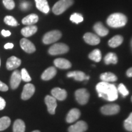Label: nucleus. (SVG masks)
<instances>
[{
  "instance_id": "obj_1",
  "label": "nucleus",
  "mask_w": 132,
  "mask_h": 132,
  "mask_svg": "<svg viewBox=\"0 0 132 132\" xmlns=\"http://www.w3.org/2000/svg\"><path fill=\"white\" fill-rule=\"evenodd\" d=\"M98 96L110 102H113L118 97V89L113 84L102 81L96 86Z\"/></svg>"
},
{
  "instance_id": "obj_2",
  "label": "nucleus",
  "mask_w": 132,
  "mask_h": 132,
  "mask_svg": "<svg viewBox=\"0 0 132 132\" xmlns=\"http://www.w3.org/2000/svg\"><path fill=\"white\" fill-rule=\"evenodd\" d=\"M107 24L111 28H118L124 26L127 22V18L121 13H114L108 16L106 20Z\"/></svg>"
},
{
  "instance_id": "obj_3",
  "label": "nucleus",
  "mask_w": 132,
  "mask_h": 132,
  "mask_svg": "<svg viewBox=\"0 0 132 132\" xmlns=\"http://www.w3.org/2000/svg\"><path fill=\"white\" fill-rule=\"evenodd\" d=\"M73 3V0H59L53 7V12L56 15L61 14L70 7Z\"/></svg>"
},
{
  "instance_id": "obj_4",
  "label": "nucleus",
  "mask_w": 132,
  "mask_h": 132,
  "mask_svg": "<svg viewBox=\"0 0 132 132\" xmlns=\"http://www.w3.org/2000/svg\"><path fill=\"white\" fill-rule=\"evenodd\" d=\"M62 36V34L60 31L58 30H53L49 31L46 33L45 35L43 37L42 41L44 44L46 45L53 44L57 42L61 39Z\"/></svg>"
},
{
  "instance_id": "obj_5",
  "label": "nucleus",
  "mask_w": 132,
  "mask_h": 132,
  "mask_svg": "<svg viewBox=\"0 0 132 132\" xmlns=\"http://www.w3.org/2000/svg\"><path fill=\"white\" fill-rule=\"evenodd\" d=\"M69 48L66 44L63 43L54 44L48 50V53L51 55H59L66 53L69 52Z\"/></svg>"
},
{
  "instance_id": "obj_6",
  "label": "nucleus",
  "mask_w": 132,
  "mask_h": 132,
  "mask_svg": "<svg viewBox=\"0 0 132 132\" xmlns=\"http://www.w3.org/2000/svg\"><path fill=\"white\" fill-rule=\"evenodd\" d=\"M75 98L77 101L80 105H85L89 98V94L86 89H80L76 90Z\"/></svg>"
},
{
  "instance_id": "obj_7",
  "label": "nucleus",
  "mask_w": 132,
  "mask_h": 132,
  "mask_svg": "<svg viewBox=\"0 0 132 132\" xmlns=\"http://www.w3.org/2000/svg\"><path fill=\"white\" fill-rule=\"evenodd\" d=\"M100 110L105 115H113L119 112L120 107L116 104H110L102 106Z\"/></svg>"
},
{
  "instance_id": "obj_8",
  "label": "nucleus",
  "mask_w": 132,
  "mask_h": 132,
  "mask_svg": "<svg viewBox=\"0 0 132 132\" xmlns=\"http://www.w3.org/2000/svg\"><path fill=\"white\" fill-rule=\"evenodd\" d=\"M35 92V87L32 84L27 83L24 86L21 97L23 100H28L32 96Z\"/></svg>"
},
{
  "instance_id": "obj_9",
  "label": "nucleus",
  "mask_w": 132,
  "mask_h": 132,
  "mask_svg": "<svg viewBox=\"0 0 132 132\" xmlns=\"http://www.w3.org/2000/svg\"><path fill=\"white\" fill-rule=\"evenodd\" d=\"M45 102L47 106L48 113L51 114H54L57 106L56 99L53 96L47 95L45 98Z\"/></svg>"
},
{
  "instance_id": "obj_10",
  "label": "nucleus",
  "mask_w": 132,
  "mask_h": 132,
  "mask_svg": "<svg viewBox=\"0 0 132 132\" xmlns=\"http://www.w3.org/2000/svg\"><path fill=\"white\" fill-rule=\"evenodd\" d=\"M20 47L24 52L28 53H32L36 51V47L30 40L28 39L23 38L20 40Z\"/></svg>"
},
{
  "instance_id": "obj_11",
  "label": "nucleus",
  "mask_w": 132,
  "mask_h": 132,
  "mask_svg": "<svg viewBox=\"0 0 132 132\" xmlns=\"http://www.w3.org/2000/svg\"><path fill=\"white\" fill-rule=\"evenodd\" d=\"M21 81V73L19 70H15L14 71L12 75H11V81H10V83H11V88L12 89H15L19 87V86L20 84Z\"/></svg>"
},
{
  "instance_id": "obj_12",
  "label": "nucleus",
  "mask_w": 132,
  "mask_h": 132,
  "mask_svg": "<svg viewBox=\"0 0 132 132\" xmlns=\"http://www.w3.org/2000/svg\"><path fill=\"white\" fill-rule=\"evenodd\" d=\"M83 39L89 45H96L100 42V39L96 34L91 32H87L84 35Z\"/></svg>"
},
{
  "instance_id": "obj_13",
  "label": "nucleus",
  "mask_w": 132,
  "mask_h": 132,
  "mask_svg": "<svg viewBox=\"0 0 132 132\" xmlns=\"http://www.w3.org/2000/svg\"><path fill=\"white\" fill-rule=\"evenodd\" d=\"M87 129V125L85 122L80 120L69 128V132H85Z\"/></svg>"
},
{
  "instance_id": "obj_14",
  "label": "nucleus",
  "mask_w": 132,
  "mask_h": 132,
  "mask_svg": "<svg viewBox=\"0 0 132 132\" xmlns=\"http://www.w3.org/2000/svg\"><path fill=\"white\" fill-rule=\"evenodd\" d=\"M21 60L15 56H11L7 59L6 62V68L9 70H12L18 68L21 65Z\"/></svg>"
},
{
  "instance_id": "obj_15",
  "label": "nucleus",
  "mask_w": 132,
  "mask_h": 132,
  "mask_svg": "<svg viewBox=\"0 0 132 132\" xmlns=\"http://www.w3.org/2000/svg\"><path fill=\"white\" fill-rule=\"evenodd\" d=\"M52 96L58 100H65L67 96V93L65 89L59 88V87H54L52 90Z\"/></svg>"
},
{
  "instance_id": "obj_16",
  "label": "nucleus",
  "mask_w": 132,
  "mask_h": 132,
  "mask_svg": "<svg viewBox=\"0 0 132 132\" xmlns=\"http://www.w3.org/2000/svg\"><path fill=\"white\" fill-rule=\"evenodd\" d=\"M81 113L80 110L77 108H73L67 114L66 121L68 123H72L77 120L80 117Z\"/></svg>"
},
{
  "instance_id": "obj_17",
  "label": "nucleus",
  "mask_w": 132,
  "mask_h": 132,
  "mask_svg": "<svg viewBox=\"0 0 132 132\" xmlns=\"http://www.w3.org/2000/svg\"><path fill=\"white\" fill-rule=\"evenodd\" d=\"M57 70L55 67H50L48 68L43 72L41 76V78L43 80L48 81L52 79L53 77L56 75Z\"/></svg>"
},
{
  "instance_id": "obj_18",
  "label": "nucleus",
  "mask_w": 132,
  "mask_h": 132,
  "mask_svg": "<svg viewBox=\"0 0 132 132\" xmlns=\"http://www.w3.org/2000/svg\"><path fill=\"white\" fill-rule=\"evenodd\" d=\"M54 64L57 68L61 69H68L72 66L70 62L64 58L56 59L54 61Z\"/></svg>"
},
{
  "instance_id": "obj_19",
  "label": "nucleus",
  "mask_w": 132,
  "mask_h": 132,
  "mask_svg": "<svg viewBox=\"0 0 132 132\" xmlns=\"http://www.w3.org/2000/svg\"><path fill=\"white\" fill-rule=\"evenodd\" d=\"M94 30L97 35L101 37L106 36L109 32L108 29L105 28L101 22H97L95 24V25L94 26Z\"/></svg>"
},
{
  "instance_id": "obj_20",
  "label": "nucleus",
  "mask_w": 132,
  "mask_h": 132,
  "mask_svg": "<svg viewBox=\"0 0 132 132\" xmlns=\"http://www.w3.org/2000/svg\"><path fill=\"white\" fill-rule=\"evenodd\" d=\"M36 7L39 11L44 13L48 14L50 11V7L47 0H35Z\"/></svg>"
},
{
  "instance_id": "obj_21",
  "label": "nucleus",
  "mask_w": 132,
  "mask_h": 132,
  "mask_svg": "<svg viewBox=\"0 0 132 132\" xmlns=\"http://www.w3.org/2000/svg\"><path fill=\"white\" fill-rule=\"evenodd\" d=\"M67 77L69 78H73L74 80L76 81H82L86 80V75L84 72L81 71H72L67 73Z\"/></svg>"
},
{
  "instance_id": "obj_22",
  "label": "nucleus",
  "mask_w": 132,
  "mask_h": 132,
  "mask_svg": "<svg viewBox=\"0 0 132 132\" xmlns=\"http://www.w3.org/2000/svg\"><path fill=\"white\" fill-rule=\"evenodd\" d=\"M39 20V16L35 14H31L27 15L22 19V23L25 25H33Z\"/></svg>"
},
{
  "instance_id": "obj_23",
  "label": "nucleus",
  "mask_w": 132,
  "mask_h": 132,
  "mask_svg": "<svg viewBox=\"0 0 132 132\" xmlns=\"http://www.w3.org/2000/svg\"><path fill=\"white\" fill-rule=\"evenodd\" d=\"M37 31V27L35 25H29L22 28L21 33L24 37H28L34 35Z\"/></svg>"
},
{
  "instance_id": "obj_24",
  "label": "nucleus",
  "mask_w": 132,
  "mask_h": 132,
  "mask_svg": "<svg viewBox=\"0 0 132 132\" xmlns=\"http://www.w3.org/2000/svg\"><path fill=\"white\" fill-rule=\"evenodd\" d=\"M123 40V38L122 36L120 35L115 36L108 41V45L112 48L118 47L122 44Z\"/></svg>"
},
{
  "instance_id": "obj_25",
  "label": "nucleus",
  "mask_w": 132,
  "mask_h": 132,
  "mask_svg": "<svg viewBox=\"0 0 132 132\" xmlns=\"http://www.w3.org/2000/svg\"><path fill=\"white\" fill-rule=\"evenodd\" d=\"M100 79L102 80V81L110 82L116 81L118 80V78L114 74L111 73V72H105V73L101 74Z\"/></svg>"
},
{
  "instance_id": "obj_26",
  "label": "nucleus",
  "mask_w": 132,
  "mask_h": 132,
  "mask_svg": "<svg viewBox=\"0 0 132 132\" xmlns=\"http://www.w3.org/2000/svg\"><path fill=\"white\" fill-rule=\"evenodd\" d=\"M25 131V124L21 119H17L14 122L13 125L14 132H24Z\"/></svg>"
},
{
  "instance_id": "obj_27",
  "label": "nucleus",
  "mask_w": 132,
  "mask_h": 132,
  "mask_svg": "<svg viewBox=\"0 0 132 132\" xmlns=\"http://www.w3.org/2000/svg\"><path fill=\"white\" fill-rule=\"evenodd\" d=\"M104 62L107 65L110 64H116L118 62V56L114 53H109L105 56Z\"/></svg>"
},
{
  "instance_id": "obj_28",
  "label": "nucleus",
  "mask_w": 132,
  "mask_h": 132,
  "mask_svg": "<svg viewBox=\"0 0 132 132\" xmlns=\"http://www.w3.org/2000/svg\"><path fill=\"white\" fill-rule=\"evenodd\" d=\"M89 58L94 61L98 62L101 61L102 53L100 50L95 49L89 54Z\"/></svg>"
},
{
  "instance_id": "obj_29",
  "label": "nucleus",
  "mask_w": 132,
  "mask_h": 132,
  "mask_svg": "<svg viewBox=\"0 0 132 132\" xmlns=\"http://www.w3.org/2000/svg\"><path fill=\"white\" fill-rule=\"evenodd\" d=\"M11 120L7 116H4L0 118V131L7 129L11 125Z\"/></svg>"
},
{
  "instance_id": "obj_30",
  "label": "nucleus",
  "mask_w": 132,
  "mask_h": 132,
  "mask_svg": "<svg viewBox=\"0 0 132 132\" xmlns=\"http://www.w3.org/2000/svg\"><path fill=\"white\" fill-rule=\"evenodd\" d=\"M4 21L6 24L7 25L11 26H16L19 25L17 21L16 20L14 17L11 15H7L4 17Z\"/></svg>"
},
{
  "instance_id": "obj_31",
  "label": "nucleus",
  "mask_w": 132,
  "mask_h": 132,
  "mask_svg": "<svg viewBox=\"0 0 132 132\" xmlns=\"http://www.w3.org/2000/svg\"><path fill=\"white\" fill-rule=\"evenodd\" d=\"M70 20L73 23H80L83 21V16L81 14H78V13H74L70 16Z\"/></svg>"
},
{
  "instance_id": "obj_32",
  "label": "nucleus",
  "mask_w": 132,
  "mask_h": 132,
  "mask_svg": "<svg viewBox=\"0 0 132 132\" xmlns=\"http://www.w3.org/2000/svg\"><path fill=\"white\" fill-rule=\"evenodd\" d=\"M124 127L128 131H132V113L124 121Z\"/></svg>"
},
{
  "instance_id": "obj_33",
  "label": "nucleus",
  "mask_w": 132,
  "mask_h": 132,
  "mask_svg": "<svg viewBox=\"0 0 132 132\" xmlns=\"http://www.w3.org/2000/svg\"><path fill=\"white\" fill-rule=\"evenodd\" d=\"M21 80L24 81L25 82H29L31 81V78L28 74V71L26 70V69H22L21 70Z\"/></svg>"
},
{
  "instance_id": "obj_34",
  "label": "nucleus",
  "mask_w": 132,
  "mask_h": 132,
  "mask_svg": "<svg viewBox=\"0 0 132 132\" xmlns=\"http://www.w3.org/2000/svg\"><path fill=\"white\" fill-rule=\"evenodd\" d=\"M3 3L4 7L9 10H12L15 6L14 0H3Z\"/></svg>"
},
{
  "instance_id": "obj_35",
  "label": "nucleus",
  "mask_w": 132,
  "mask_h": 132,
  "mask_svg": "<svg viewBox=\"0 0 132 132\" xmlns=\"http://www.w3.org/2000/svg\"><path fill=\"white\" fill-rule=\"evenodd\" d=\"M117 89H118V91L119 92L123 97L127 96V95H128V94H129V92H128L127 89L126 88L125 86L122 83H120V85H119L118 88Z\"/></svg>"
},
{
  "instance_id": "obj_36",
  "label": "nucleus",
  "mask_w": 132,
  "mask_h": 132,
  "mask_svg": "<svg viewBox=\"0 0 132 132\" xmlns=\"http://www.w3.org/2000/svg\"><path fill=\"white\" fill-rule=\"evenodd\" d=\"M30 6L31 4L28 1H23L20 3V8L22 11H27L29 9Z\"/></svg>"
},
{
  "instance_id": "obj_37",
  "label": "nucleus",
  "mask_w": 132,
  "mask_h": 132,
  "mask_svg": "<svg viewBox=\"0 0 132 132\" xmlns=\"http://www.w3.org/2000/svg\"><path fill=\"white\" fill-rule=\"evenodd\" d=\"M9 89V87L6 84L0 81V90L3 92H6Z\"/></svg>"
},
{
  "instance_id": "obj_38",
  "label": "nucleus",
  "mask_w": 132,
  "mask_h": 132,
  "mask_svg": "<svg viewBox=\"0 0 132 132\" xmlns=\"http://www.w3.org/2000/svg\"><path fill=\"white\" fill-rule=\"evenodd\" d=\"M6 106V101L2 97H0V110H3Z\"/></svg>"
},
{
  "instance_id": "obj_39",
  "label": "nucleus",
  "mask_w": 132,
  "mask_h": 132,
  "mask_svg": "<svg viewBox=\"0 0 132 132\" xmlns=\"http://www.w3.org/2000/svg\"><path fill=\"white\" fill-rule=\"evenodd\" d=\"M1 34L4 36V37H9L11 35V32H10L9 31H7V30H3L1 31Z\"/></svg>"
},
{
  "instance_id": "obj_40",
  "label": "nucleus",
  "mask_w": 132,
  "mask_h": 132,
  "mask_svg": "<svg viewBox=\"0 0 132 132\" xmlns=\"http://www.w3.org/2000/svg\"><path fill=\"white\" fill-rule=\"evenodd\" d=\"M5 49H12L14 47V44L12 43H7L4 46Z\"/></svg>"
},
{
  "instance_id": "obj_41",
  "label": "nucleus",
  "mask_w": 132,
  "mask_h": 132,
  "mask_svg": "<svg viewBox=\"0 0 132 132\" xmlns=\"http://www.w3.org/2000/svg\"><path fill=\"white\" fill-rule=\"evenodd\" d=\"M127 75L128 77H132V67L128 69L127 71Z\"/></svg>"
},
{
  "instance_id": "obj_42",
  "label": "nucleus",
  "mask_w": 132,
  "mask_h": 132,
  "mask_svg": "<svg viewBox=\"0 0 132 132\" xmlns=\"http://www.w3.org/2000/svg\"><path fill=\"white\" fill-rule=\"evenodd\" d=\"M130 45H131V50H132V38L131 40V42H130Z\"/></svg>"
},
{
  "instance_id": "obj_43",
  "label": "nucleus",
  "mask_w": 132,
  "mask_h": 132,
  "mask_svg": "<svg viewBox=\"0 0 132 132\" xmlns=\"http://www.w3.org/2000/svg\"><path fill=\"white\" fill-rule=\"evenodd\" d=\"M32 132H40V131H39V130H34V131H33Z\"/></svg>"
},
{
  "instance_id": "obj_44",
  "label": "nucleus",
  "mask_w": 132,
  "mask_h": 132,
  "mask_svg": "<svg viewBox=\"0 0 132 132\" xmlns=\"http://www.w3.org/2000/svg\"><path fill=\"white\" fill-rule=\"evenodd\" d=\"M0 66H1V59H0Z\"/></svg>"
},
{
  "instance_id": "obj_45",
  "label": "nucleus",
  "mask_w": 132,
  "mask_h": 132,
  "mask_svg": "<svg viewBox=\"0 0 132 132\" xmlns=\"http://www.w3.org/2000/svg\"><path fill=\"white\" fill-rule=\"evenodd\" d=\"M131 102H132V96H131Z\"/></svg>"
}]
</instances>
